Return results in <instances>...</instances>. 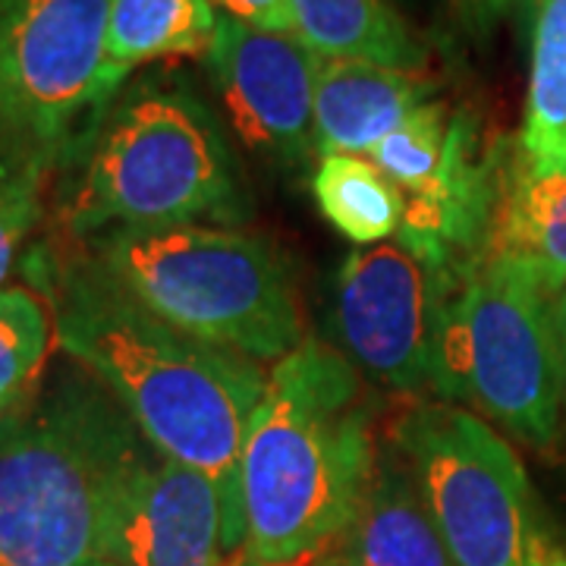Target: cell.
Segmentation results:
<instances>
[{"instance_id":"6da1fadb","label":"cell","mask_w":566,"mask_h":566,"mask_svg":"<svg viewBox=\"0 0 566 566\" xmlns=\"http://www.w3.org/2000/svg\"><path fill=\"white\" fill-rule=\"evenodd\" d=\"M41 293L54 308L57 346L120 400L155 453L214 482L230 526L249 547L243 444L268 387L262 363L161 322L92 255L48 264Z\"/></svg>"},{"instance_id":"7a4b0ae2","label":"cell","mask_w":566,"mask_h":566,"mask_svg":"<svg viewBox=\"0 0 566 566\" xmlns=\"http://www.w3.org/2000/svg\"><path fill=\"white\" fill-rule=\"evenodd\" d=\"M378 465L363 378L340 349L305 337L271 365L243 444L249 560L303 566L340 542Z\"/></svg>"},{"instance_id":"3957f363","label":"cell","mask_w":566,"mask_h":566,"mask_svg":"<svg viewBox=\"0 0 566 566\" xmlns=\"http://www.w3.org/2000/svg\"><path fill=\"white\" fill-rule=\"evenodd\" d=\"M155 447L80 365L0 422V566H92Z\"/></svg>"},{"instance_id":"277c9868","label":"cell","mask_w":566,"mask_h":566,"mask_svg":"<svg viewBox=\"0 0 566 566\" xmlns=\"http://www.w3.org/2000/svg\"><path fill=\"white\" fill-rule=\"evenodd\" d=\"M243 218V182L221 123L180 80H142L107 104L63 199L66 230L88 240Z\"/></svg>"},{"instance_id":"5b68a950","label":"cell","mask_w":566,"mask_h":566,"mask_svg":"<svg viewBox=\"0 0 566 566\" xmlns=\"http://www.w3.org/2000/svg\"><path fill=\"white\" fill-rule=\"evenodd\" d=\"M88 255L151 315L255 363L305 340L296 286L274 245L221 223L111 230Z\"/></svg>"},{"instance_id":"8992f818","label":"cell","mask_w":566,"mask_h":566,"mask_svg":"<svg viewBox=\"0 0 566 566\" xmlns=\"http://www.w3.org/2000/svg\"><path fill=\"white\" fill-rule=\"evenodd\" d=\"M554 300L520 264L479 259L457 271L438 331L434 394L475 406L520 444H554L564 406Z\"/></svg>"},{"instance_id":"52a82bcc","label":"cell","mask_w":566,"mask_h":566,"mask_svg":"<svg viewBox=\"0 0 566 566\" xmlns=\"http://www.w3.org/2000/svg\"><path fill=\"white\" fill-rule=\"evenodd\" d=\"M453 566H532L528 475L501 431L457 403H422L394 428Z\"/></svg>"},{"instance_id":"ba28073f","label":"cell","mask_w":566,"mask_h":566,"mask_svg":"<svg viewBox=\"0 0 566 566\" xmlns=\"http://www.w3.org/2000/svg\"><path fill=\"white\" fill-rule=\"evenodd\" d=\"M111 0L0 3V145L41 161L92 136Z\"/></svg>"},{"instance_id":"9c48e42d","label":"cell","mask_w":566,"mask_h":566,"mask_svg":"<svg viewBox=\"0 0 566 566\" xmlns=\"http://www.w3.org/2000/svg\"><path fill=\"white\" fill-rule=\"evenodd\" d=\"M453 281V271L422 262L400 240L349 252L334 281L340 353L390 390H434L438 331Z\"/></svg>"},{"instance_id":"30bf717a","label":"cell","mask_w":566,"mask_h":566,"mask_svg":"<svg viewBox=\"0 0 566 566\" xmlns=\"http://www.w3.org/2000/svg\"><path fill=\"white\" fill-rule=\"evenodd\" d=\"M208 73L245 148L281 164L315 155V85L322 57L293 32L218 17Z\"/></svg>"},{"instance_id":"8fae6325","label":"cell","mask_w":566,"mask_h":566,"mask_svg":"<svg viewBox=\"0 0 566 566\" xmlns=\"http://www.w3.org/2000/svg\"><path fill=\"white\" fill-rule=\"evenodd\" d=\"M249 547L230 526L214 482L151 453L123 491L107 528L104 557L114 566H230Z\"/></svg>"},{"instance_id":"7c38bea8","label":"cell","mask_w":566,"mask_h":566,"mask_svg":"<svg viewBox=\"0 0 566 566\" xmlns=\"http://www.w3.org/2000/svg\"><path fill=\"white\" fill-rule=\"evenodd\" d=\"M479 259L526 268L551 296L566 290V167L497 155Z\"/></svg>"},{"instance_id":"4fadbf2b","label":"cell","mask_w":566,"mask_h":566,"mask_svg":"<svg viewBox=\"0 0 566 566\" xmlns=\"http://www.w3.org/2000/svg\"><path fill=\"white\" fill-rule=\"evenodd\" d=\"M431 95L434 82L428 70L322 61L315 85V155H371Z\"/></svg>"},{"instance_id":"5bb4252c","label":"cell","mask_w":566,"mask_h":566,"mask_svg":"<svg viewBox=\"0 0 566 566\" xmlns=\"http://www.w3.org/2000/svg\"><path fill=\"white\" fill-rule=\"evenodd\" d=\"M337 557L346 566H453L406 460L378 453Z\"/></svg>"},{"instance_id":"9a60e30c","label":"cell","mask_w":566,"mask_h":566,"mask_svg":"<svg viewBox=\"0 0 566 566\" xmlns=\"http://www.w3.org/2000/svg\"><path fill=\"white\" fill-rule=\"evenodd\" d=\"M221 10L211 0H111L102 95L111 104L145 63L208 54Z\"/></svg>"},{"instance_id":"2e32d148","label":"cell","mask_w":566,"mask_h":566,"mask_svg":"<svg viewBox=\"0 0 566 566\" xmlns=\"http://www.w3.org/2000/svg\"><path fill=\"white\" fill-rule=\"evenodd\" d=\"M293 35L322 61L428 70V48L387 0H290Z\"/></svg>"},{"instance_id":"e0dca14e","label":"cell","mask_w":566,"mask_h":566,"mask_svg":"<svg viewBox=\"0 0 566 566\" xmlns=\"http://www.w3.org/2000/svg\"><path fill=\"white\" fill-rule=\"evenodd\" d=\"M516 148L535 167H566V0H538Z\"/></svg>"},{"instance_id":"ac0fdd59","label":"cell","mask_w":566,"mask_h":566,"mask_svg":"<svg viewBox=\"0 0 566 566\" xmlns=\"http://www.w3.org/2000/svg\"><path fill=\"white\" fill-rule=\"evenodd\" d=\"M312 192L324 218L349 243H387L403 227V192L375 164L356 155L322 158Z\"/></svg>"},{"instance_id":"d6986e66","label":"cell","mask_w":566,"mask_h":566,"mask_svg":"<svg viewBox=\"0 0 566 566\" xmlns=\"http://www.w3.org/2000/svg\"><path fill=\"white\" fill-rule=\"evenodd\" d=\"M57 346V322L35 286L0 290V422L35 397Z\"/></svg>"},{"instance_id":"ffe728a7","label":"cell","mask_w":566,"mask_h":566,"mask_svg":"<svg viewBox=\"0 0 566 566\" xmlns=\"http://www.w3.org/2000/svg\"><path fill=\"white\" fill-rule=\"evenodd\" d=\"M450 117L441 102H428L416 114H409L381 145L368 155L387 180L406 196L428 189L441 174L450 142Z\"/></svg>"},{"instance_id":"44dd1931","label":"cell","mask_w":566,"mask_h":566,"mask_svg":"<svg viewBox=\"0 0 566 566\" xmlns=\"http://www.w3.org/2000/svg\"><path fill=\"white\" fill-rule=\"evenodd\" d=\"M51 164L0 145V290L44 211V177Z\"/></svg>"},{"instance_id":"7402d4cb","label":"cell","mask_w":566,"mask_h":566,"mask_svg":"<svg viewBox=\"0 0 566 566\" xmlns=\"http://www.w3.org/2000/svg\"><path fill=\"white\" fill-rule=\"evenodd\" d=\"M221 13L271 32H293L290 0H211Z\"/></svg>"},{"instance_id":"603a6c76","label":"cell","mask_w":566,"mask_h":566,"mask_svg":"<svg viewBox=\"0 0 566 566\" xmlns=\"http://www.w3.org/2000/svg\"><path fill=\"white\" fill-rule=\"evenodd\" d=\"M453 7L460 10V17H463L472 29H491L494 22L504 17V10L510 7V0H453Z\"/></svg>"},{"instance_id":"cb8c5ba5","label":"cell","mask_w":566,"mask_h":566,"mask_svg":"<svg viewBox=\"0 0 566 566\" xmlns=\"http://www.w3.org/2000/svg\"><path fill=\"white\" fill-rule=\"evenodd\" d=\"M554 327H557V344H560V368H564V403H566V290L554 300Z\"/></svg>"},{"instance_id":"d4e9b609","label":"cell","mask_w":566,"mask_h":566,"mask_svg":"<svg viewBox=\"0 0 566 566\" xmlns=\"http://www.w3.org/2000/svg\"><path fill=\"white\" fill-rule=\"evenodd\" d=\"M532 566H566V554L538 535L535 538V551H532Z\"/></svg>"},{"instance_id":"484cf974","label":"cell","mask_w":566,"mask_h":566,"mask_svg":"<svg viewBox=\"0 0 566 566\" xmlns=\"http://www.w3.org/2000/svg\"><path fill=\"white\" fill-rule=\"evenodd\" d=\"M312 566H346V564L337 557V554H324V557H318Z\"/></svg>"},{"instance_id":"4316f807","label":"cell","mask_w":566,"mask_h":566,"mask_svg":"<svg viewBox=\"0 0 566 566\" xmlns=\"http://www.w3.org/2000/svg\"><path fill=\"white\" fill-rule=\"evenodd\" d=\"M92 566H114V564H107V560H98V564H92Z\"/></svg>"},{"instance_id":"83f0119b","label":"cell","mask_w":566,"mask_h":566,"mask_svg":"<svg viewBox=\"0 0 566 566\" xmlns=\"http://www.w3.org/2000/svg\"><path fill=\"white\" fill-rule=\"evenodd\" d=\"M243 566H255V564H252V560H245V564Z\"/></svg>"}]
</instances>
